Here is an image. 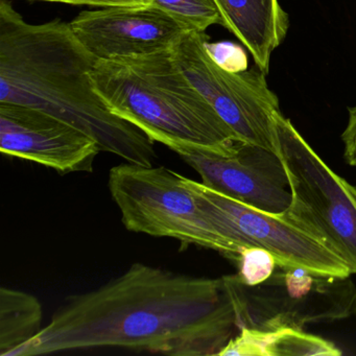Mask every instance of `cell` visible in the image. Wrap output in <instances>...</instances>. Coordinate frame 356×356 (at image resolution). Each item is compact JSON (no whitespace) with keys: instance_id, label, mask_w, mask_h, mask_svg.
<instances>
[{"instance_id":"cell-4","label":"cell","mask_w":356,"mask_h":356,"mask_svg":"<svg viewBox=\"0 0 356 356\" xmlns=\"http://www.w3.org/2000/svg\"><path fill=\"white\" fill-rule=\"evenodd\" d=\"M276 149L291 193L289 208L278 216L356 274V187L335 174L281 112L276 116Z\"/></svg>"},{"instance_id":"cell-6","label":"cell","mask_w":356,"mask_h":356,"mask_svg":"<svg viewBox=\"0 0 356 356\" xmlns=\"http://www.w3.org/2000/svg\"><path fill=\"white\" fill-rule=\"evenodd\" d=\"M241 328L275 331L303 329L312 323L353 314L356 286L350 277L318 276L300 268H282L260 284H243L237 275L224 276Z\"/></svg>"},{"instance_id":"cell-18","label":"cell","mask_w":356,"mask_h":356,"mask_svg":"<svg viewBox=\"0 0 356 356\" xmlns=\"http://www.w3.org/2000/svg\"><path fill=\"white\" fill-rule=\"evenodd\" d=\"M343 143V156L346 161L351 166L356 168V106L349 108V118L347 126L341 134Z\"/></svg>"},{"instance_id":"cell-1","label":"cell","mask_w":356,"mask_h":356,"mask_svg":"<svg viewBox=\"0 0 356 356\" xmlns=\"http://www.w3.org/2000/svg\"><path fill=\"white\" fill-rule=\"evenodd\" d=\"M238 331L222 278L133 264L124 274L66 298L40 332L9 356L122 348L175 356L218 355Z\"/></svg>"},{"instance_id":"cell-11","label":"cell","mask_w":356,"mask_h":356,"mask_svg":"<svg viewBox=\"0 0 356 356\" xmlns=\"http://www.w3.org/2000/svg\"><path fill=\"white\" fill-rule=\"evenodd\" d=\"M70 24L74 36L97 60L170 51L186 33L154 3L83 11Z\"/></svg>"},{"instance_id":"cell-9","label":"cell","mask_w":356,"mask_h":356,"mask_svg":"<svg viewBox=\"0 0 356 356\" xmlns=\"http://www.w3.org/2000/svg\"><path fill=\"white\" fill-rule=\"evenodd\" d=\"M172 151L201 177L206 186L274 216L291 204L286 170L278 154L251 143H237L228 154L179 145Z\"/></svg>"},{"instance_id":"cell-15","label":"cell","mask_w":356,"mask_h":356,"mask_svg":"<svg viewBox=\"0 0 356 356\" xmlns=\"http://www.w3.org/2000/svg\"><path fill=\"white\" fill-rule=\"evenodd\" d=\"M153 3L170 14L186 32L206 33L214 24L222 26L218 0H154Z\"/></svg>"},{"instance_id":"cell-13","label":"cell","mask_w":356,"mask_h":356,"mask_svg":"<svg viewBox=\"0 0 356 356\" xmlns=\"http://www.w3.org/2000/svg\"><path fill=\"white\" fill-rule=\"evenodd\" d=\"M341 351L331 341L302 329L275 331L241 328L220 356H337Z\"/></svg>"},{"instance_id":"cell-12","label":"cell","mask_w":356,"mask_h":356,"mask_svg":"<svg viewBox=\"0 0 356 356\" xmlns=\"http://www.w3.org/2000/svg\"><path fill=\"white\" fill-rule=\"evenodd\" d=\"M222 26L248 49L256 66L268 74L273 51L289 31V15L279 0H218Z\"/></svg>"},{"instance_id":"cell-16","label":"cell","mask_w":356,"mask_h":356,"mask_svg":"<svg viewBox=\"0 0 356 356\" xmlns=\"http://www.w3.org/2000/svg\"><path fill=\"white\" fill-rule=\"evenodd\" d=\"M233 261L238 266L239 280L250 286L268 280L278 268L275 256L262 248H245Z\"/></svg>"},{"instance_id":"cell-19","label":"cell","mask_w":356,"mask_h":356,"mask_svg":"<svg viewBox=\"0 0 356 356\" xmlns=\"http://www.w3.org/2000/svg\"><path fill=\"white\" fill-rule=\"evenodd\" d=\"M49 3H65L72 6H89L95 8L133 7V6H149L154 0H41Z\"/></svg>"},{"instance_id":"cell-5","label":"cell","mask_w":356,"mask_h":356,"mask_svg":"<svg viewBox=\"0 0 356 356\" xmlns=\"http://www.w3.org/2000/svg\"><path fill=\"white\" fill-rule=\"evenodd\" d=\"M108 187L131 232L170 237L224 255L222 238L182 175L127 162L110 170Z\"/></svg>"},{"instance_id":"cell-3","label":"cell","mask_w":356,"mask_h":356,"mask_svg":"<svg viewBox=\"0 0 356 356\" xmlns=\"http://www.w3.org/2000/svg\"><path fill=\"white\" fill-rule=\"evenodd\" d=\"M91 79L112 113L168 149L186 145L228 154L241 143L185 76L172 49L97 60Z\"/></svg>"},{"instance_id":"cell-8","label":"cell","mask_w":356,"mask_h":356,"mask_svg":"<svg viewBox=\"0 0 356 356\" xmlns=\"http://www.w3.org/2000/svg\"><path fill=\"white\" fill-rule=\"evenodd\" d=\"M197 195L225 245L229 259L245 248H262L282 268H300L318 276L350 277L349 268L332 252L287 220L222 195L183 176Z\"/></svg>"},{"instance_id":"cell-14","label":"cell","mask_w":356,"mask_h":356,"mask_svg":"<svg viewBox=\"0 0 356 356\" xmlns=\"http://www.w3.org/2000/svg\"><path fill=\"white\" fill-rule=\"evenodd\" d=\"M43 307L38 298L19 289H0V356H9L40 332Z\"/></svg>"},{"instance_id":"cell-17","label":"cell","mask_w":356,"mask_h":356,"mask_svg":"<svg viewBox=\"0 0 356 356\" xmlns=\"http://www.w3.org/2000/svg\"><path fill=\"white\" fill-rule=\"evenodd\" d=\"M206 47L212 59L222 67L232 72L245 70L247 62H245V56L243 51L237 49L235 45L227 42L211 43L208 39Z\"/></svg>"},{"instance_id":"cell-20","label":"cell","mask_w":356,"mask_h":356,"mask_svg":"<svg viewBox=\"0 0 356 356\" xmlns=\"http://www.w3.org/2000/svg\"><path fill=\"white\" fill-rule=\"evenodd\" d=\"M353 314H355V316H356V307H355V309H354Z\"/></svg>"},{"instance_id":"cell-10","label":"cell","mask_w":356,"mask_h":356,"mask_svg":"<svg viewBox=\"0 0 356 356\" xmlns=\"http://www.w3.org/2000/svg\"><path fill=\"white\" fill-rule=\"evenodd\" d=\"M0 152L67 175L92 172L102 151L95 139L51 114L0 103Z\"/></svg>"},{"instance_id":"cell-2","label":"cell","mask_w":356,"mask_h":356,"mask_svg":"<svg viewBox=\"0 0 356 356\" xmlns=\"http://www.w3.org/2000/svg\"><path fill=\"white\" fill-rule=\"evenodd\" d=\"M97 61L70 22L29 24L8 0L0 1V103L47 112L95 139L102 152L153 166L154 141L112 113L93 87Z\"/></svg>"},{"instance_id":"cell-7","label":"cell","mask_w":356,"mask_h":356,"mask_svg":"<svg viewBox=\"0 0 356 356\" xmlns=\"http://www.w3.org/2000/svg\"><path fill=\"white\" fill-rule=\"evenodd\" d=\"M206 33L186 32L172 55L185 76L205 97L241 143L259 145L277 154L278 97L257 70L232 72L218 65L208 53Z\"/></svg>"}]
</instances>
